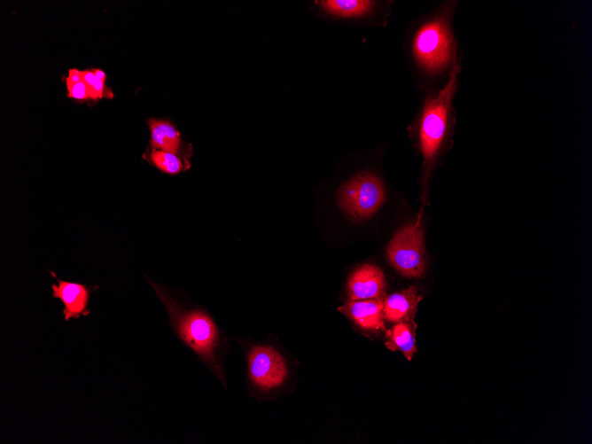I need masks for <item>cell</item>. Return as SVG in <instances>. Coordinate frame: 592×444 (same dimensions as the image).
Returning <instances> with one entry per match:
<instances>
[{
	"label": "cell",
	"instance_id": "obj_18",
	"mask_svg": "<svg viewBox=\"0 0 592 444\" xmlns=\"http://www.w3.org/2000/svg\"><path fill=\"white\" fill-rule=\"evenodd\" d=\"M90 70L96 74L97 78H99L102 82H105L106 74L104 71L98 68H90Z\"/></svg>",
	"mask_w": 592,
	"mask_h": 444
},
{
	"label": "cell",
	"instance_id": "obj_9",
	"mask_svg": "<svg viewBox=\"0 0 592 444\" xmlns=\"http://www.w3.org/2000/svg\"><path fill=\"white\" fill-rule=\"evenodd\" d=\"M146 122L150 129L151 148L171 152L189 160L192 150L184 148L181 134L173 123L155 118H149Z\"/></svg>",
	"mask_w": 592,
	"mask_h": 444
},
{
	"label": "cell",
	"instance_id": "obj_8",
	"mask_svg": "<svg viewBox=\"0 0 592 444\" xmlns=\"http://www.w3.org/2000/svg\"><path fill=\"white\" fill-rule=\"evenodd\" d=\"M384 297L361 300H349L338 308V311L367 331H384Z\"/></svg>",
	"mask_w": 592,
	"mask_h": 444
},
{
	"label": "cell",
	"instance_id": "obj_11",
	"mask_svg": "<svg viewBox=\"0 0 592 444\" xmlns=\"http://www.w3.org/2000/svg\"><path fill=\"white\" fill-rule=\"evenodd\" d=\"M58 284H52V296L60 299L64 304L63 315L65 320L70 318H79L81 315H87L90 311H86L89 299L90 289L81 284L71 283L58 279Z\"/></svg>",
	"mask_w": 592,
	"mask_h": 444
},
{
	"label": "cell",
	"instance_id": "obj_14",
	"mask_svg": "<svg viewBox=\"0 0 592 444\" xmlns=\"http://www.w3.org/2000/svg\"><path fill=\"white\" fill-rule=\"evenodd\" d=\"M144 158L160 171L169 175H177L191 167L188 160L179 155L153 148L147 149L144 154Z\"/></svg>",
	"mask_w": 592,
	"mask_h": 444
},
{
	"label": "cell",
	"instance_id": "obj_17",
	"mask_svg": "<svg viewBox=\"0 0 592 444\" xmlns=\"http://www.w3.org/2000/svg\"><path fill=\"white\" fill-rule=\"evenodd\" d=\"M66 80L74 82L82 81V71L75 68L70 69L68 71V76Z\"/></svg>",
	"mask_w": 592,
	"mask_h": 444
},
{
	"label": "cell",
	"instance_id": "obj_12",
	"mask_svg": "<svg viewBox=\"0 0 592 444\" xmlns=\"http://www.w3.org/2000/svg\"><path fill=\"white\" fill-rule=\"evenodd\" d=\"M329 16L341 19H361L379 10V2L367 0H325L316 2Z\"/></svg>",
	"mask_w": 592,
	"mask_h": 444
},
{
	"label": "cell",
	"instance_id": "obj_2",
	"mask_svg": "<svg viewBox=\"0 0 592 444\" xmlns=\"http://www.w3.org/2000/svg\"><path fill=\"white\" fill-rule=\"evenodd\" d=\"M164 304L176 337L214 375L223 389H228L225 360L232 353L231 339L203 308L184 307L163 285L151 282Z\"/></svg>",
	"mask_w": 592,
	"mask_h": 444
},
{
	"label": "cell",
	"instance_id": "obj_15",
	"mask_svg": "<svg viewBox=\"0 0 592 444\" xmlns=\"http://www.w3.org/2000/svg\"><path fill=\"white\" fill-rule=\"evenodd\" d=\"M82 80L89 87L91 101L96 102L103 97H113L112 90L90 69L82 71Z\"/></svg>",
	"mask_w": 592,
	"mask_h": 444
},
{
	"label": "cell",
	"instance_id": "obj_7",
	"mask_svg": "<svg viewBox=\"0 0 592 444\" xmlns=\"http://www.w3.org/2000/svg\"><path fill=\"white\" fill-rule=\"evenodd\" d=\"M386 286L383 271L374 264H364L354 269L349 277V300L382 298L386 294Z\"/></svg>",
	"mask_w": 592,
	"mask_h": 444
},
{
	"label": "cell",
	"instance_id": "obj_1",
	"mask_svg": "<svg viewBox=\"0 0 592 444\" xmlns=\"http://www.w3.org/2000/svg\"><path fill=\"white\" fill-rule=\"evenodd\" d=\"M459 2L448 0L413 20L403 48L417 88L422 92L441 88L457 67L463 53L454 27Z\"/></svg>",
	"mask_w": 592,
	"mask_h": 444
},
{
	"label": "cell",
	"instance_id": "obj_16",
	"mask_svg": "<svg viewBox=\"0 0 592 444\" xmlns=\"http://www.w3.org/2000/svg\"><path fill=\"white\" fill-rule=\"evenodd\" d=\"M66 83L69 97L78 101L90 100L89 87L83 80L76 82L66 80Z\"/></svg>",
	"mask_w": 592,
	"mask_h": 444
},
{
	"label": "cell",
	"instance_id": "obj_3",
	"mask_svg": "<svg viewBox=\"0 0 592 444\" xmlns=\"http://www.w3.org/2000/svg\"><path fill=\"white\" fill-rule=\"evenodd\" d=\"M462 66L453 71L440 89L423 92L410 131L422 155V184L425 191L435 164L447 146L456 123L454 99L459 87Z\"/></svg>",
	"mask_w": 592,
	"mask_h": 444
},
{
	"label": "cell",
	"instance_id": "obj_5",
	"mask_svg": "<svg viewBox=\"0 0 592 444\" xmlns=\"http://www.w3.org/2000/svg\"><path fill=\"white\" fill-rule=\"evenodd\" d=\"M385 188L381 180L371 172L364 171L352 176L339 190L340 207L352 218L366 219L371 216L385 200Z\"/></svg>",
	"mask_w": 592,
	"mask_h": 444
},
{
	"label": "cell",
	"instance_id": "obj_13",
	"mask_svg": "<svg viewBox=\"0 0 592 444\" xmlns=\"http://www.w3.org/2000/svg\"><path fill=\"white\" fill-rule=\"evenodd\" d=\"M417 324L415 322H400L386 331V347L391 351H401L408 361H411L417 351L416 346V331Z\"/></svg>",
	"mask_w": 592,
	"mask_h": 444
},
{
	"label": "cell",
	"instance_id": "obj_6",
	"mask_svg": "<svg viewBox=\"0 0 592 444\" xmlns=\"http://www.w3.org/2000/svg\"><path fill=\"white\" fill-rule=\"evenodd\" d=\"M387 256L391 264L402 276L420 277L426 264L420 223L407 226L399 231L389 243Z\"/></svg>",
	"mask_w": 592,
	"mask_h": 444
},
{
	"label": "cell",
	"instance_id": "obj_4",
	"mask_svg": "<svg viewBox=\"0 0 592 444\" xmlns=\"http://www.w3.org/2000/svg\"><path fill=\"white\" fill-rule=\"evenodd\" d=\"M230 339L239 346L244 354L245 387L251 397L261 400L287 383L289 363L275 345L246 336Z\"/></svg>",
	"mask_w": 592,
	"mask_h": 444
},
{
	"label": "cell",
	"instance_id": "obj_10",
	"mask_svg": "<svg viewBox=\"0 0 592 444\" xmlns=\"http://www.w3.org/2000/svg\"><path fill=\"white\" fill-rule=\"evenodd\" d=\"M422 299L423 295L418 293L416 285L386 296L383 300L385 320L393 323L414 322L418 303Z\"/></svg>",
	"mask_w": 592,
	"mask_h": 444
}]
</instances>
